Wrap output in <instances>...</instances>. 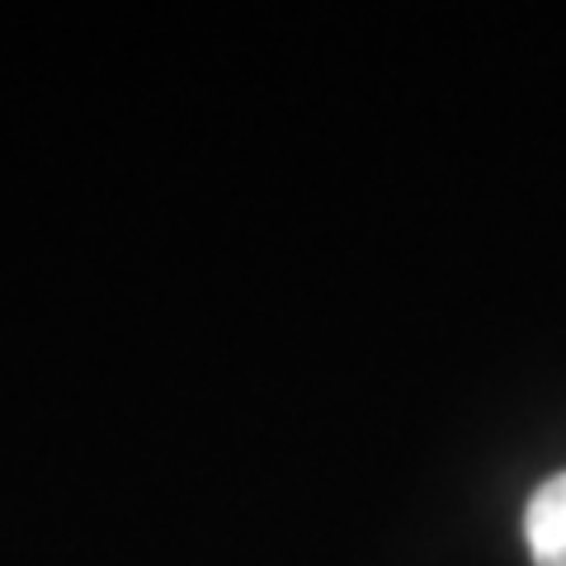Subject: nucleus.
Returning a JSON list of instances; mask_svg holds the SVG:
<instances>
[{
  "label": "nucleus",
  "mask_w": 566,
  "mask_h": 566,
  "mask_svg": "<svg viewBox=\"0 0 566 566\" xmlns=\"http://www.w3.org/2000/svg\"><path fill=\"white\" fill-rule=\"evenodd\" d=\"M524 547H528V557H534V566H566V472L547 476V482L528 495Z\"/></svg>",
  "instance_id": "nucleus-1"
}]
</instances>
